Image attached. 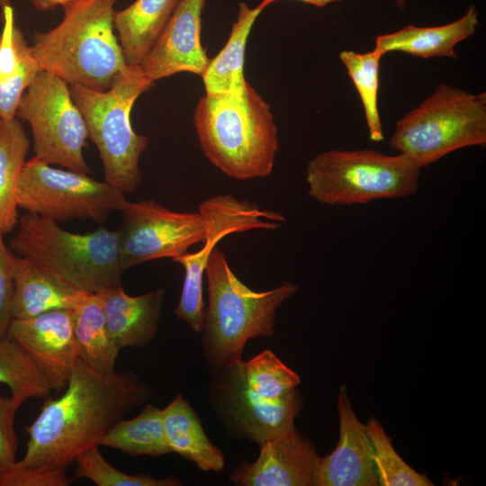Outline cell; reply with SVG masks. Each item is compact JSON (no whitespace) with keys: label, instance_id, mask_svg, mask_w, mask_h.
I'll return each instance as SVG.
<instances>
[{"label":"cell","instance_id":"cell-36","mask_svg":"<svg viewBox=\"0 0 486 486\" xmlns=\"http://www.w3.org/2000/svg\"><path fill=\"white\" fill-rule=\"evenodd\" d=\"M297 1H301L302 3L311 4V5H314V6H317V7H323V6H326V5L329 4L336 3V2H341V1H344V0H297Z\"/></svg>","mask_w":486,"mask_h":486},{"label":"cell","instance_id":"cell-11","mask_svg":"<svg viewBox=\"0 0 486 486\" xmlns=\"http://www.w3.org/2000/svg\"><path fill=\"white\" fill-rule=\"evenodd\" d=\"M16 117L31 127L34 157L50 165L92 173L83 153L88 130L67 82L41 70L23 94Z\"/></svg>","mask_w":486,"mask_h":486},{"label":"cell","instance_id":"cell-14","mask_svg":"<svg viewBox=\"0 0 486 486\" xmlns=\"http://www.w3.org/2000/svg\"><path fill=\"white\" fill-rule=\"evenodd\" d=\"M6 336L29 354L50 391L65 389L79 359L70 310L13 319Z\"/></svg>","mask_w":486,"mask_h":486},{"label":"cell","instance_id":"cell-37","mask_svg":"<svg viewBox=\"0 0 486 486\" xmlns=\"http://www.w3.org/2000/svg\"><path fill=\"white\" fill-rule=\"evenodd\" d=\"M393 2V4H395V6L400 10V11H404L406 9V6H407V0H392Z\"/></svg>","mask_w":486,"mask_h":486},{"label":"cell","instance_id":"cell-24","mask_svg":"<svg viewBox=\"0 0 486 486\" xmlns=\"http://www.w3.org/2000/svg\"><path fill=\"white\" fill-rule=\"evenodd\" d=\"M164 432L171 453L194 463L205 472H220L223 454L206 436L201 420L182 395H177L162 410Z\"/></svg>","mask_w":486,"mask_h":486},{"label":"cell","instance_id":"cell-12","mask_svg":"<svg viewBox=\"0 0 486 486\" xmlns=\"http://www.w3.org/2000/svg\"><path fill=\"white\" fill-rule=\"evenodd\" d=\"M199 212L206 225L202 247L197 252H186L172 259L184 268L181 296L175 314L197 333L202 331L204 323L203 274L219 241L232 233L256 229L277 230L285 220L281 213L238 200L230 194H219L202 201Z\"/></svg>","mask_w":486,"mask_h":486},{"label":"cell","instance_id":"cell-3","mask_svg":"<svg viewBox=\"0 0 486 486\" xmlns=\"http://www.w3.org/2000/svg\"><path fill=\"white\" fill-rule=\"evenodd\" d=\"M118 0H75L63 6L59 24L34 35L32 52L41 70L68 85L107 90L127 65L114 34Z\"/></svg>","mask_w":486,"mask_h":486},{"label":"cell","instance_id":"cell-13","mask_svg":"<svg viewBox=\"0 0 486 486\" xmlns=\"http://www.w3.org/2000/svg\"><path fill=\"white\" fill-rule=\"evenodd\" d=\"M117 230L121 263L125 270L165 257L176 258L202 241L206 225L198 212H177L151 200L126 202Z\"/></svg>","mask_w":486,"mask_h":486},{"label":"cell","instance_id":"cell-31","mask_svg":"<svg viewBox=\"0 0 486 486\" xmlns=\"http://www.w3.org/2000/svg\"><path fill=\"white\" fill-rule=\"evenodd\" d=\"M98 445L80 453L74 463L76 478L90 480L97 486H176L181 482L171 476L156 479L148 474H129L112 465L101 454Z\"/></svg>","mask_w":486,"mask_h":486},{"label":"cell","instance_id":"cell-19","mask_svg":"<svg viewBox=\"0 0 486 486\" xmlns=\"http://www.w3.org/2000/svg\"><path fill=\"white\" fill-rule=\"evenodd\" d=\"M479 23L478 8L470 4L461 17L449 23L431 27L409 24L380 34L374 49L382 55L396 51L422 58H456L455 46L472 37Z\"/></svg>","mask_w":486,"mask_h":486},{"label":"cell","instance_id":"cell-34","mask_svg":"<svg viewBox=\"0 0 486 486\" xmlns=\"http://www.w3.org/2000/svg\"><path fill=\"white\" fill-rule=\"evenodd\" d=\"M0 231V337L6 336L12 319L11 300L14 290L11 257L13 252Z\"/></svg>","mask_w":486,"mask_h":486},{"label":"cell","instance_id":"cell-5","mask_svg":"<svg viewBox=\"0 0 486 486\" xmlns=\"http://www.w3.org/2000/svg\"><path fill=\"white\" fill-rule=\"evenodd\" d=\"M208 307L204 311L202 346L217 370L239 361L246 343L274 334L276 310L297 292L283 282L274 289L256 292L233 273L224 254L213 248L205 269Z\"/></svg>","mask_w":486,"mask_h":486},{"label":"cell","instance_id":"cell-16","mask_svg":"<svg viewBox=\"0 0 486 486\" xmlns=\"http://www.w3.org/2000/svg\"><path fill=\"white\" fill-rule=\"evenodd\" d=\"M260 446L253 463H242L230 474L241 486H312L319 455L313 444L292 428Z\"/></svg>","mask_w":486,"mask_h":486},{"label":"cell","instance_id":"cell-6","mask_svg":"<svg viewBox=\"0 0 486 486\" xmlns=\"http://www.w3.org/2000/svg\"><path fill=\"white\" fill-rule=\"evenodd\" d=\"M154 83L139 66H126L107 90L69 85L88 136L99 151L104 181L124 194H132L141 184L140 158L148 147V137L134 131L130 112L139 96Z\"/></svg>","mask_w":486,"mask_h":486},{"label":"cell","instance_id":"cell-35","mask_svg":"<svg viewBox=\"0 0 486 486\" xmlns=\"http://www.w3.org/2000/svg\"><path fill=\"white\" fill-rule=\"evenodd\" d=\"M32 5L39 11L46 12L56 8L58 5L64 6L75 0H30Z\"/></svg>","mask_w":486,"mask_h":486},{"label":"cell","instance_id":"cell-25","mask_svg":"<svg viewBox=\"0 0 486 486\" xmlns=\"http://www.w3.org/2000/svg\"><path fill=\"white\" fill-rule=\"evenodd\" d=\"M70 310L79 359L97 372H114L120 348L108 330L98 295L80 292Z\"/></svg>","mask_w":486,"mask_h":486},{"label":"cell","instance_id":"cell-21","mask_svg":"<svg viewBox=\"0 0 486 486\" xmlns=\"http://www.w3.org/2000/svg\"><path fill=\"white\" fill-rule=\"evenodd\" d=\"M12 319H28L55 310H71L80 292L46 274L28 259L12 254Z\"/></svg>","mask_w":486,"mask_h":486},{"label":"cell","instance_id":"cell-22","mask_svg":"<svg viewBox=\"0 0 486 486\" xmlns=\"http://www.w3.org/2000/svg\"><path fill=\"white\" fill-rule=\"evenodd\" d=\"M181 0H135L114 12L118 34L127 66H139L151 50Z\"/></svg>","mask_w":486,"mask_h":486},{"label":"cell","instance_id":"cell-32","mask_svg":"<svg viewBox=\"0 0 486 486\" xmlns=\"http://www.w3.org/2000/svg\"><path fill=\"white\" fill-rule=\"evenodd\" d=\"M70 482L64 470L21 467L14 464L0 472V486H68Z\"/></svg>","mask_w":486,"mask_h":486},{"label":"cell","instance_id":"cell-28","mask_svg":"<svg viewBox=\"0 0 486 486\" xmlns=\"http://www.w3.org/2000/svg\"><path fill=\"white\" fill-rule=\"evenodd\" d=\"M382 56L374 49L364 53L345 50L338 55L360 97L369 138L374 142L384 140L378 109L379 72Z\"/></svg>","mask_w":486,"mask_h":486},{"label":"cell","instance_id":"cell-20","mask_svg":"<svg viewBox=\"0 0 486 486\" xmlns=\"http://www.w3.org/2000/svg\"><path fill=\"white\" fill-rule=\"evenodd\" d=\"M3 10L0 32V119L16 117L19 103L41 71L22 30L14 23V10Z\"/></svg>","mask_w":486,"mask_h":486},{"label":"cell","instance_id":"cell-33","mask_svg":"<svg viewBox=\"0 0 486 486\" xmlns=\"http://www.w3.org/2000/svg\"><path fill=\"white\" fill-rule=\"evenodd\" d=\"M20 405L0 393V472L16 463L17 436L14 418Z\"/></svg>","mask_w":486,"mask_h":486},{"label":"cell","instance_id":"cell-1","mask_svg":"<svg viewBox=\"0 0 486 486\" xmlns=\"http://www.w3.org/2000/svg\"><path fill=\"white\" fill-rule=\"evenodd\" d=\"M149 397V389L132 372L103 374L78 359L64 392L46 400L26 428V451L15 464L66 471Z\"/></svg>","mask_w":486,"mask_h":486},{"label":"cell","instance_id":"cell-27","mask_svg":"<svg viewBox=\"0 0 486 486\" xmlns=\"http://www.w3.org/2000/svg\"><path fill=\"white\" fill-rule=\"evenodd\" d=\"M99 446L132 456H160L171 453L166 441L162 410L146 404L137 416L118 421L100 440Z\"/></svg>","mask_w":486,"mask_h":486},{"label":"cell","instance_id":"cell-9","mask_svg":"<svg viewBox=\"0 0 486 486\" xmlns=\"http://www.w3.org/2000/svg\"><path fill=\"white\" fill-rule=\"evenodd\" d=\"M420 170L399 153L330 149L309 161L305 179L308 194L318 202L350 206L414 194Z\"/></svg>","mask_w":486,"mask_h":486},{"label":"cell","instance_id":"cell-17","mask_svg":"<svg viewBox=\"0 0 486 486\" xmlns=\"http://www.w3.org/2000/svg\"><path fill=\"white\" fill-rule=\"evenodd\" d=\"M338 413L339 439L329 454L319 457L315 485H378L366 426L356 415L346 386L339 389Z\"/></svg>","mask_w":486,"mask_h":486},{"label":"cell","instance_id":"cell-10","mask_svg":"<svg viewBox=\"0 0 486 486\" xmlns=\"http://www.w3.org/2000/svg\"><path fill=\"white\" fill-rule=\"evenodd\" d=\"M18 208L51 220L75 219L100 222L113 211H122L125 194L105 181L87 174L52 167L33 157L26 161L17 188Z\"/></svg>","mask_w":486,"mask_h":486},{"label":"cell","instance_id":"cell-2","mask_svg":"<svg viewBox=\"0 0 486 486\" xmlns=\"http://www.w3.org/2000/svg\"><path fill=\"white\" fill-rule=\"evenodd\" d=\"M194 123L205 157L228 176L248 180L273 172L277 127L269 104L248 82L241 92L206 93Z\"/></svg>","mask_w":486,"mask_h":486},{"label":"cell","instance_id":"cell-8","mask_svg":"<svg viewBox=\"0 0 486 486\" xmlns=\"http://www.w3.org/2000/svg\"><path fill=\"white\" fill-rule=\"evenodd\" d=\"M390 146L419 169L448 154L486 145V93L441 83L395 124Z\"/></svg>","mask_w":486,"mask_h":486},{"label":"cell","instance_id":"cell-7","mask_svg":"<svg viewBox=\"0 0 486 486\" xmlns=\"http://www.w3.org/2000/svg\"><path fill=\"white\" fill-rule=\"evenodd\" d=\"M219 391L237 428L258 443L292 428L302 410L299 375L275 354L265 350L219 370Z\"/></svg>","mask_w":486,"mask_h":486},{"label":"cell","instance_id":"cell-15","mask_svg":"<svg viewBox=\"0 0 486 486\" xmlns=\"http://www.w3.org/2000/svg\"><path fill=\"white\" fill-rule=\"evenodd\" d=\"M208 0H181L158 39L139 65L152 82L188 72L201 76L210 58L201 40L202 14Z\"/></svg>","mask_w":486,"mask_h":486},{"label":"cell","instance_id":"cell-26","mask_svg":"<svg viewBox=\"0 0 486 486\" xmlns=\"http://www.w3.org/2000/svg\"><path fill=\"white\" fill-rule=\"evenodd\" d=\"M30 145L17 117L0 119V231L4 235L18 222L16 188Z\"/></svg>","mask_w":486,"mask_h":486},{"label":"cell","instance_id":"cell-38","mask_svg":"<svg viewBox=\"0 0 486 486\" xmlns=\"http://www.w3.org/2000/svg\"><path fill=\"white\" fill-rule=\"evenodd\" d=\"M11 6V0H0V7L2 9Z\"/></svg>","mask_w":486,"mask_h":486},{"label":"cell","instance_id":"cell-29","mask_svg":"<svg viewBox=\"0 0 486 486\" xmlns=\"http://www.w3.org/2000/svg\"><path fill=\"white\" fill-rule=\"evenodd\" d=\"M0 383L21 406L28 399L50 396V389L29 354L7 336L0 337Z\"/></svg>","mask_w":486,"mask_h":486},{"label":"cell","instance_id":"cell-23","mask_svg":"<svg viewBox=\"0 0 486 486\" xmlns=\"http://www.w3.org/2000/svg\"><path fill=\"white\" fill-rule=\"evenodd\" d=\"M278 0H262L249 7L245 2L238 4L226 44L212 58L202 75L206 93L241 92L248 81L244 75L245 52L251 29L260 14Z\"/></svg>","mask_w":486,"mask_h":486},{"label":"cell","instance_id":"cell-30","mask_svg":"<svg viewBox=\"0 0 486 486\" xmlns=\"http://www.w3.org/2000/svg\"><path fill=\"white\" fill-rule=\"evenodd\" d=\"M365 426L372 446V457L378 485H433L426 475L415 471L399 455L392 444V439L375 418H370Z\"/></svg>","mask_w":486,"mask_h":486},{"label":"cell","instance_id":"cell-18","mask_svg":"<svg viewBox=\"0 0 486 486\" xmlns=\"http://www.w3.org/2000/svg\"><path fill=\"white\" fill-rule=\"evenodd\" d=\"M96 294L101 301L108 330L120 350L144 346L155 338L163 309L164 289L131 296L121 284Z\"/></svg>","mask_w":486,"mask_h":486},{"label":"cell","instance_id":"cell-4","mask_svg":"<svg viewBox=\"0 0 486 486\" xmlns=\"http://www.w3.org/2000/svg\"><path fill=\"white\" fill-rule=\"evenodd\" d=\"M10 240L17 253L61 285L77 292L97 293L121 285L118 230L100 228L86 234L63 230L48 218L27 212Z\"/></svg>","mask_w":486,"mask_h":486}]
</instances>
